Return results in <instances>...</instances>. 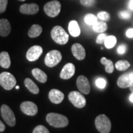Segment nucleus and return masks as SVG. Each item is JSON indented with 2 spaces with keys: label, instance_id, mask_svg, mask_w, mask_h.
<instances>
[{
  "label": "nucleus",
  "instance_id": "1",
  "mask_svg": "<svg viewBox=\"0 0 133 133\" xmlns=\"http://www.w3.org/2000/svg\"><path fill=\"white\" fill-rule=\"evenodd\" d=\"M46 121L54 128H64L69 124V119L63 115L50 113L46 116Z\"/></svg>",
  "mask_w": 133,
  "mask_h": 133
},
{
  "label": "nucleus",
  "instance_id": "2",
  "mask_svg": "<svg viewBox=\"0 0 133 133\" xmlns=\"http://www.w3.org/2000/svg\"><path fill=\"white\" fill-rule=\"evenodd\" d=\"M51 37L55 42L61 45H64L69 41V35L62 26H55L51 30Z\"/></svg>",
  "mask_w": 133,
  "mask_h": 133
},
{
  "label": "nucleus",
  "instance_id": "3",
  "mask_svg": "<svg viewBox=\"0 0 133 133\" xmlns=\"http://www.w3.org/2000/svg\"><path fill=\"white\" fill-rule=\"evenodd\" d=\"M95 126L96 129L101 133H109L112 128L110 120L104 114L99 115L96 117Z\"/></svg>",
  "mask_w": 133,
  "mask_h": 133
},
{
  "label": "nucleus",
  "instance_id": "4",
  "mask_svg": "<svg viewBox=\"0 0 133 133\" xmlns=\"http://www.w3.org/2000/svg\"><path fill=\"white\" fill-rule=\"evenodd\" d=\"M16 83V78L9 72L4 71L0 74V85L6 90L10 91L13 89Z\"/></svg>",
  "mask_w": 133,
  "mask_h": 133
},
{
  "label": "nucleus",
  "instance_id": "5",
  "mask_svg": "<svg viewBox=\"0 0 133 133\" xmlns=\"http://www.w3.org/2000/svg\"><path fill=\"white\" fill-rule=\"evenodd\" d=\"M62 59L61 52L57 50H52L46 54L44 63L49 67H53L59 64Z\"/></svg>",
  "mask_w": 133,
  "mask_h": 133
},
{
  "label": "nucleus",
  "instance_id": "6",
  "mask_svg": "<svg viewBox=\"0 0 133 133\" xmlns=\"http://www.w3.org/2000/svg\"><path fill=\"white\" fill-rule=\"evenodd\" d=\"M61 3L57 0H54L48 2L44 5V11L46 15L51 17H55L57 16L61 12Z\"/></svg>",
  "mask_w": 133,
  "mask_h": 133
},
{
  "label": "nucleus",
  "instance_id": "7",
  "mask_svg": "<svg viewBox=\"0 0 133 133\" xmlns=\"http://www.w3.org/2000/svg\"><path fill=\"white\" fill-rule=\"evenodd\" d=\"M1 114L3 119L9 126H14L16 125V121L15 115L12 110L7 105L3 104L1 106Z\"/></svg>",
  "mask_w": 133,
  "mask_h": 133
},
{
  "label": "nucleus",
  "instance_id": "8",
  "mask_svg": "<svg viewBox=\"0 0 133 133\" xmlns=\"http://www.w3.org/2000/svg\"><path fill=\"white\" fill-rule=\"evenodd\" d=\"M69 99L75 107L78 109L83 108L86 104V100L82 94L78 91H71L69 94Z\"/></svg>",
  "mask_w": 133,
  "mask_h": 133
},
{
  "label": "nucleus",
  "instance_id": "9",
  "mask_svg": "<svg viewBox=\"0 0 133 133\" xmlns=\"http://www.w3.org/2000/svg\"><path fill=\"white\" fill-rule=\"evenodd\" d=\"M21 110L24 114L29 116H35L38 113V107L30 101H25L21 104Z\"/></svg>",
  "mask_w": 133,
  "mask_h": 133
},
{
  "label": "nucleus",
  "instance_id": "10",
  "mask_svg": "<svg viewBox=\"0 0 133 133\" xmlns=\"http://www.w3.org/2000/svg\"><path fill=\"white\" fill-rule=\"evenodd\" d=\"M76 86H77L78 90L83 94H88L90 92V84L86 76L83 75L78 76L77 80H76Z\"/></svg>",
  "mask_w": 133,
  "mask_h": 133
},
{
  "label": "nucleus",
  "instance_id": "11",
  "mask_svg": "<svg viewBox=\"0 0 133 133\" xmlns=\"http://www.w3.org/2000/svg\"><path fill=\"white\" fill-rule=\"evenodd\" d=\"M42 53L43 48L40 46H33L27 51L26 54V57L28 61H30V62H34L39 59Z\"/></svg>",
  "mask_w": 133,
  "mask_h": 133
},
{
  "label": "nucleus",
  "instance_id": "12",
  "mask_svg": "<svg viewBox=\"0 0 133 133\" xmlns=\"http://www.w3.org/2000/svg\"><path fill=\"white\" fill-rule=\"evenodd\" d=\"M75 72V66L71 63L65 65L60 74V77L63 79H69L74 75Z\"/></svg>",
  "mask_w": 133,
  "mask_h": 133
},
{
  "label": "nucleus",
  "instance_id": "13",
  "mask_svg": "<svg viewBox=\"0 0 133 133\" xmlns=\"http://www.w3.org/2000/svg\"><path fill=\"white\" fill-rule=\"evenodd\" d=\"M20 12L22 14L26 15H34L37 14L39 11V6L35 3L31 4H24L20 7Z\"/></svg>",
  "mask_w": 133,
  "mask_h": 133
},
{
  "label": "nucleus",
  "instance_id": "14",
  "mask_svg": "<svg viewBox=\"0 0 133 133\" xmlns=\"http://www.w3.org/2000/svg\"><path fill=\"white\" fill-rule=\"evenodd\" d=\"M71 52L74 56L78 61H82L86 57V51L84 48L79 43H75L71 46Z\"/></svg>",
  "mask_w": 133,
  "mask_h": 133
},
{
  "label": "nucleus",
  "instance_id": "15",
  "mask_svg": "<svg viewBox=\"0 0 133 133\" xmlns=\"http://www.w3.org/2000/svg\"><path fill=\"white\" fill-rule=\"evenodd\" d=\"M49 99L51 102L55 104H59L64 99V94L58 89H51L49 92Z\"/></svg>",
  "mask_w": 133,
  "mask_h": 133
},
{
  "label": "nucleus",
  "instance_id": "16",
  "mask_svg": "<svg viewBox=\"0 0 133 133\" xmlns=\"http://www.w3.org/2000/svg\"><path fill=\"white\" fill-rule=\"evenodd\" d=\"M11 31V26L9 22L6 19H0V35L6 37Z\"/></svg>",
  "mask_w": 133,
  "mask_h": 133
},
{
  "label": "nucleus",
  "instance_id": "17",
  "mask_svg": "<svg viewBox=\"0 0 133 133\" xmlns=\"http://www.w3.org/2000/svg\"><path fill=\"white\" fill-rule=\"evenodd\" d=\"M132 83V81L130 78L129 74H126L120 76L118 79L117 84L121 88H129Z\"/></svg>",
  "mask_w": 133,
  "mask_h": 133
},
{
  "label": "nucleus",
  "instance_id": "18",
  "mask_svg": "<svg viewBox=\"0 0 133 133\" xmlns=\"http://www.w3.org/2000/svg\"><path fill=\"white\" fill-rule=\"evenodd\" d=\"M31 73H32L33 76H34L35 78L39 82L44 83L47 81V75L41 70L38 69V68H35V69H33L32 70Z\"/></svg>",
  "mask_w": 133,
  "mask_h": 133
},
{
  "label": "nucleus",
  "instance_id": "19",
  "mask_svg": "<svg viewBox=\"0 0 133 133\" xmlns=\"http://www.w3.org/2000/svg\"><path fill=\"white\" fill-rule=\"evenodd\" d=\"M69 31L70 34L74 37H77L79 36L81 33L80 28L76 21H71L69 24Z\"/></svg>",
  "mask_w": 133,
  "mask_h": 133
},
{
  "label": "nucleus",
  "instance_id": "20",
  "mask_svg": "<svg viewBox=\"0 0 133 133\" xmlns=\"http://www.w3.org/2000/svg\"><path fill=\"white\" fill-rule=\"evenodd\" d=\"M11 64V59L8 52L3 51L0 53V65L4 69H9Z\"/></svg>",
  "mask_w": 133,
  "mask_h": 133
},
{
  "label": "nucleus",
  "instance_id": "21",
  "mask_svg": "<svg viewBox=\"0 0 133 133\" xmlns=\"http://www.w3.org/2000/svg\"><path fill=\"white\" fill-rule=\"evenodd\" d=\"M24 84L25 86H26V88H27L28 90L30 92L33 93L34 94H38L39 92V88L38 87V86L35 83L32 79L30 78H26L24 81Z\"/></svg>",
  "mask_w": 133,
  "mask_h": 133
},
{
  "label": "nucleus",
  "instance_id": "22",
  "mask_svg": "<svg viewBox=\"0 0 133 133\" xmlns=\"http://www.w3.org/2000/svg\"><path fill=\"white\" fill-rule=\"evenodd\" d=\"M42 27L38 24H34L31 26L28 32V35L30 38H36L39 36L42 33Z\"/></svg>",
  "mask_w": 133,
  "mask_h": 133
},
{
  "label": "nucleus",
  "instance_id": "23",
  "mask_svg": "<svg viewBox=\"0 0 133 133\" xmlns=\"http://www.w3.org/2000/svg\"><path fill=\"white\" fill-rule=\"evenodd\" d=\"M101 64L105 65V70L108 74H112L114 71V65L111 60L107 59L105 57H102L101 59Z\"/></svg>",
  "mask_w": 133,
  "mask_h": 133
},
{
  "label": "nucleus",
  "instance_id": "24",
  "mask_svg": "<svg viewBox=\"0 0 133 133\" xmlns=\"http://www.w3.org/2000/svg\"><path fill=\"white\" fill-rule=\"evenodd\" d=\"M107 25L103 21H97L92 25V30L97 33H103L107 30Z\"/></svg>",
  "mask_w": 133,
  "mask_h": 133
},
{
  "label": "nucleus",
  "instance_id": "25",
  "mask_svg": "<svg viewBox=\"0 0 133 133\" xmlns=\"http://www.w3.org/2000/svg\"><path fill=\"white\" fill-rule=\"evenodd\" d=\"M105 46L107 49H111L115 46L116 43V38L115 36H107L104 41Z\"/></svg>",
  "mask_w": 133,
  "mask_h": 133
},
{
  "label": "nucleus",
  "instance_id": "26",
  "mask_svg": "<svg viewBox=\"0 0 133 133\" xmlns=\"http://www.w3.org/2000/svg\"><path fill=\"white\" fill-rule=\"evenodd\" d=\"M130 66V64L128 61L125 60H121L116 62L115 64L116 69L119 71H124Z\"/></svg>",
  "mask_w": 133,
  "mask_h": 133
},
{
  "label": "nucleus",
  "instance_id": "27",
  "mask_svg": "<svg viewBox=\"0 0 133 133\" xmlns=\"http://www.w3.org/2000/svg\"><path fill=\"white\" fill-rule=\"evenodd\" d=\"M84 22L88 25H93L95 24L97 21V17L92 14H86L84 17Z\"/></svg>",
  "mask_w": 133,
  "mask_h": 133
},
{
  "label": "nucleus",
  "instance_id": "28",
  "mask_svg": "<svg viewBox=\"0 0 133 133\" xmlns=\"http://www.w3.org/2000/svg\"><path fill=\"white\" fill-rule=\"evenodd\" d=\"M110 14L105 11H101L97 14V18L102 21H108L110 19Z\"/></svg>",
  "mask_w": 133,
  "mask_h": 133
},
{
  "label": "nucleus",
  "instance_id": "29",
  "mask_svg": "<svg viewBox=\"0 0 133 133\" xmlns=\"http://www.w3.org/2000/svg\"><path fill=\"white\" fill-rule=\"evenodd\" d=\"M33 133H50L48 129L45 126L43 125H38L33 129Z\"/></svg>",
  "mask_w": 133,
  "mask_h": 133
},
{
  "label": "nucleus",
  "instance_id": "30",
  "mask_svg": "<svg viewBox=\"0 0 133 133\" xmlns=\"http://www.w3.org/2000/svg\"><path fill=\"white\" fill-rule=\"evenodd\" d=\"M96 84L97 87L99 88V89H104L106 86V84H107V81L103 78H99L96 79Z\"/></svg>",
  "mask_w": 133,
  "mask_h": 133
},
{
  "label": "nucleus",
  "instance_id": "31",
  "mask_svg": "<svg viewBox=\"0 0 133 133\" xmlns=\"http://www.w3.org/2000/svg\"><path fill=\"white\" fill-rule=\"evenodd\" d=\"M118 16L121 19H130L131 15L128 11H122L119 12Z\"/></svg>",
  "mask_w": 133,
  "mask_h": 133
},
{
  "label": "nucleus",
  "instance_id": "32",
  "mask_svg": "<svg viewBox=\"0 0 133 133\" xmlns=\"http://www.w3.org/2000/svg\"><path fill=\"white\" fill-rule=\"evenodd\" d=\"M8 0H0V14L4 12L7 8Z\"/></svg>",
  "mask_w": 133,
  "mask_h": 133
},
{
  "label": "nucleus",
  "instance_id": "33",
  "mask_svg": "<svg viewBox=\"0 0 133 133\" xmlns=\"http://www.w3.org/2000/svg\"><path fill=\"white\" fill-rule=\"evenodd\" d=\"M80 3L84 6L91 7L93 6L96 2V0H79Z\"/></svg>",
  "mask_w": 133,
  "mask_h": 133
},
{
  "label": "nucleus",
  "instance_id": "34",
  "mask_svg": "<svg viewBox=\"0 0 133 133\" xmlns=\"http://www.w3.org/2000/svg\"><path fill=\"white\" fill-rule=\"evenodd\" d=\"M107 35L105 34V33H101L99 36L97 37L96 39V43L97 44H102L103 43H104L105 39L106 37H107Z\"/></svg>",
  "mask_w": 133,
  "mask_h": 133
},
{
  "label": "nucleus",
  "instance_id": "35",
  "mask_svg": "<svg viewBox=\"0 0 133 133\" xmlns=\"http://www.w3.org/2000/svg\"><path fill=\"white\" fill-rule=\"evenodd\" d=\"M126 49H127V47L125 44H121L117 48L118 54L119 55L124 54L126 51Z\"/></svg>",
  "mask_w": 133,
  "mask_h": 133
},
{
  "label": "nucleus",
  "instance_id": "36",
  "mask_svg": "<svg viewBox=\"0 0 133 133\" xmlns=\"http://www.w3.org/2000/svg\"><path fill=\"white\" fill-rule=\"evenodd\" d=\"M126 36L128 38H133V29H128L126 33Z\"/></svg>",
  "mask_w": 133,
  "mask_h": 133
},
{
  "label": "nucleus",
  "instance_id": "37",
  "mask_svg": "<svg viewBox=\"0 0 133 133\" xmlns=\"http://www.w3.org/2000/svg\"><path fill=\"white\" fill-rule=\"evenodd\" d=\"M5 128H6V127H5V125L4 124H3V123L2 122V121L0 120V132L4 131Z\"/></svg>",
  "mask_w": 133,
  "mask_h": 133
},
{
  "label": "nucleus",
  "instance_id": "38",
  "mask_svg": "<svg viewBox=\"0 0 133 133\" xmlns=\"http://www.w3.org/2000/svg\"><path fill=\"white\" fill-rule=\"evenodd\" d=\"M128 7L129 9L133 11V0H129V3H128Z\"/></svg>",
  "mask_w": 133,
  "mask_h": 133
},
{
  "label": "nucleus",
  "instance_id": "39",
  "mask_svg": "<svg viewBox=\"0 0 133 133\" xmlns=\"http://www.w3.org/2000/svg\"><path fill=\"white\" fill-rule=\"evenodd\" d=\"M129 100L131 102L133 103V92H132V94H131V96H129Z\"/></svg>",
  "mask_w": 133,
  "mask_h": 133
},
{
  "label": "nucleus",
  "instance_id": "40",
  "mask_svg": "<svg viewBox=\"0 0 133 133\" xmlns=\"http://www.w3.org/2000/svg\"><path fill=\"white\" fill-rule=\"evenodd\" d=\"M129 89H130V91H131V92H133V82H132V84H131V85L129 86Z\"/></svg>",
  "mask_w": 133,
  "mask_h": 133
},
{
  "label": "nucleus",
  "instance_id": "41",
  "mask_svg": "<svg viewBox=\"0 0 133 133\" xmlns=\"http://www.w3.org/2000/svg\"><path fill=\"white\" fill-rule=\"evenodd\" d=\"M16 88L17 89H19V86H17L16 87Z\"/></svg>",
  "mask_w": 133,
  "mask_h": 133
},
{
  "label": "nucleus",
  "instance_id": "42",
  "mask_svg": "<svg viewBox=\"0 0 133 133\" xmlns=\"http://www.w3.org/2000/svg\"><path fill=\"white\" fill-rule=\"evenodd\" d=\"M19 1H25V0H19Z\"/></svg>",
  "mask_w": 133,
  "mask_h": 133
}]
</instances>
